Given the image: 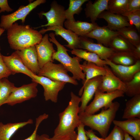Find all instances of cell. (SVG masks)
<instances>
[{
	"mask_svg": "<svg viewBox=\"0 0 140 140\" xmlns=\"http://www.w3.org/2000/svg\"><path fill=\"white\" fill-rule=\"evenodd\" d=\"M16 51L25 66L34 74L37 75L40 68L35 45Z\"/></svg>",
	"mask_w": 140,
	"mask_h": 140,
	"instance_id": "cell-18",
	"label": "cell"
},
{
	"mask_svg": "<svg viewBox=\"0 0 140 140\" xmlns=\"http://www.w3.org/2000/svg\"><path fill=\"white\" fill-rule=\"evenodd\" d=\"M104 67L106 73L104 75L102 76V81L97 89L103 93H110L118 90L124 92V83L114 74L108 65H105Z\"/></svg>",
	"mask_w": 140,
	"mask_h": 140,
	"instance_id": "cell-10",
	"label": "cell"
},
{
	"mask_svg": "<svg viewBox=\"0 0 140 140\" xmlns=\"http://www.w3.org/2000/svg\"><path fill=\"white\" fill-rule=\"evenodd\" d=\"M48 35L50 37L49 38L50 41L54 43L57 48V51L53 55V60L60 62L68 71L72 74L73 79L78 80H82L83 83L85 80V75L82 71L80 63L82 59L77 56L72 57L69 56L67 52L68 50L57 40L54 33H50Z\"/></svg>",
	"mask_w": 140,
	"mask_h": 140,
	"instance_id": "cell-4",
	"label": "cell"
},
{
	"mask_svg": "<svg viewBox=\"0 0 140 140\" xmlns=\"http://www.w3.org/2000/svg\"><path fill=\"white\" fill-rule=\"evenodd\" d=\"M50 31H54L55 35L60 36L67 41L68 44L65 46L72 50L79 49L80 44L79 36L72 31L65 29L63 27L55 26H47L46 29L43 28L39 32L42 34Z\"/></svg>",
	"mask_w": 140,
	"mask_h": 140,
	"instance_id": "cell-15",
	"label": "cell"
},
{
	"mask_svg": "<svg viewBox=\"0 0 140 140\" xmlns=\"http://www.w3.org/2000/svg\"><path fill=\"white\" fill-rule=\"evenodd\" d=\"M7 38L10 47L20 50L39 44L43 37L38 31L29 25L14 23L7 30Z\"/></svg>",
	"mask_w": 140,
	"mask_h": 140,
	"instance_id": "cell-2",
	"label": "cell"
},
{
	"mask_svg": "<svg viewBox=\"0 0 140 140\" xmlns=\"http://www.w3.org/2000/svg\"><path fill=\"white\" fill-rule=\"evenodd\" d=\"M48 34H45L41 41L35 45L37 52L38 61L40 68L49 62L54 61L52 57L56 51L54 49L52 43L49 40Z\"/></svg>",
	"mask_w": 140,
	"mask_h": 140,
	"instance_id": "cell-14",
	"label": "cell"
},
{
	"mask_svg": "<svg viewBox=\"0 0 140 140\" xmlns=\"http://www.w3.org/2000/svg\"><path fill=\"white\" fill-rule=\"evenodd\" d=\"M5 31V30L4 29L0 27V37Z\"/></svg>",
	"mask_w": 140,
	"mask_h": 140,
	"instance_id": "cell-47",
	"label": "cell"
},
{
	"mask_svg": "<svg viewBox=\"0 0 140 140\" xmlns=\"http://www.w3.org/2000/svg\"><path fill=\"white\" fill-rule=\"evenodd\" d=\"M132 137L130 136L129 134L124 132V140H133Z\"/></svg>",
	"mask_w": 140,
	"mask_h": 140,
	"instance_id": "cell-44",
	"label": "cell"
},
{
	"mask_svg": "<svg viewBox=\"0 0 140 140\" xmlns=\"http://www.w3.org/2000/svg\"><path fill=\"white\" fill-rule=\"evenodd\" d=\"M38 83L34 81L21 86L16 87L5 103L11 106L21 103L36 97L38 93Z\"/></svg>",
	"mask_w": 140,
	"mask_h": 140,
	"instance_id": "cell-8",
	"label": "cell"
},
{
	"mask_svg": "<svg viewBox=\"0 0 140 140\" xmlns=\"http://www.w3.org/2000/svg\"><path fill=\"white\" fill-rule=\"evenodd\" d=\"M140 10V0H128V11Z\"/></svg>",
	"mask_w": 140,
	"mask_h": 140,
	"instance_id": "cell-39",
	"label": "cell"
},
{
	"mask_svg": "<svg viewBox=\"0 0 140 140\" xmlns=\"http://www.w3.org/2000/svg\"><path fill=\"white\" fill-rule=\"evenodd\" d=\"M98 18L104 19L107 22V26L111 30L117 31L125 27L132 26L127 18L121 15L111 13L108 11H104L99 15Z\"/></svg>",
	"mask_w": 140,
	"mask_h": 140,
	"instance_id": "cell-20",
	"label": "cell"
},
{
	"mask_svg": "<svg viewBox=\"0 0 140 140\" xmlns=\"http://www.w3.org/2000/svg\"><path fill=\"white\" fill-rule=\"evenodd\" d=\"M3 59L11 74L19 73L25 74L30 77L33 81L36 75L24 65L16 51L9 56L2 55Z\"/></svg>",
	"mask_w": 140,
	"mask_h": 140,
	"instance_id": "cell-16",
	"label": "cell"
},
{
	"mask_svg": "<svg viewBox=\"0 0 140 140\" xmlns=\"http://www.w3.org/2000/svg\"><path fill=\"white\" fill-rule=\"evenodd\" d=\"M108 59L115 64L125 66L133 65L139 60L130 52H114Z\"/></svg>",
	"mask_w": 140,
	"mask_h": 140,
	"instance_id": "cell-28",
	"label": "cell"
},
{
	"mask_svg": "<svg viewBox=\"0 0 140 140\" xmlns=\"http://www.w3.org/2000/svg\"><path fill=\"white\" fill-rule=\"evenodd\" d=\"M124 93L122 90H118L110 93H103L97 89L95 94L93 101L85 109L84 113L88 115L95 114L101 108L104 107L107 109L115 99L123 97Z\"/></svg>",
	"mask_w": 140,
	"mask_h": 140,
	"instance_id": "cell-5",
	"label": "cell"
},
{
	"mask_svg": "<svg viewBox=\"0 0 140 140\" xmlns=\"http://www.w3.org/2000/svg\"><path fill=\"white\" fill-rule=\"evenodd\" d=\"M42 135L46 140H51L50 139L49 136L47 135L46 134H43Z\"/></svg>",
	"mask_w": 140,
	"mask_h": 140,
	"instance_id": "cell-46",
	"label": "cell"
},
{
	"mask_svg": "<svg viewBox=\"0 0 140 140\" xmlns=\"http://www.w3.org/2000/svg\"><path fill=\"white\" fill-rule=\"evenodd\" d=\"M32 81L41 85L44 89V95L46 101L50 100L53 102H57L59 92L63 89L66 83L53 81L42 76L35 75Z\"/></svg>",
	"mask_w": 140,
	"mask_h": 140,
	"instance_id": "cell-9",
	"label": "cell"
},
{
	"mask_svg": "<svg viewBox=\"0 0 140 140\" xmlns=\"http://www.w3.org/2000/svg\"><path fill=\"white\" fill-rule=\"evenodd\" d=\"M64 24L66 29L71 30L79 36L83 37L99 26L96 22L90 23L79 20L71 21L67 20Z\"/></svg>",
	"mask_w": 140,
	"mask_h": 140,
	"instance_id": "cell-23",
	"label": "cell"
},
{
	"mask_svg": "<svg viewBox=\"0 0 140 140\" xmlns=\"http://www.w3.org/2000/svg\"><path fill=\"white\" fill-rule=\"evenodd\" d=\"M105 60L114 74L124 83L130 81L136 73L140 71V60L129 66L116 64L108 59Z\"/></svg>",
	"mask_w": 140,
	"mask_h": 140,
	"instance_id": "cell-13",
	"label": "cell"
},
{
	"mask_svg": "<svg viewBox=\"0 0 140 140\" xmlns=\"http://www.w3.org/2000/svg\"><path fill=\"white\" fill-rule=\"evenodd\" d=\"M64 7L59 4L56 1H53L51 4L50 10L47 12H42L39 13L41 15L45 16L47 23L37 28L45 26H59L63 27L66 19Z\"/></svg>",
	"mask_w": 140,
	"mask_h": 140,
	"instance_id": "cell-12",
	"label": "cell"
},
{
	"mask_svg": "<svg viewBox=\"0 0 140 140\" xmlns=\"http://www.w3.org/2000/svg\"><path fill=\"white\" fill-rule=\"evenodd\" d=\"M120 106L118 102H112L108 108L105 109L103 108L101 112L97 114L88 115L84 113L79 114V119L85 126L98 131L102 138L104 139L107 137Z\"/></svg>",
	"mask_w": 140,
	"mask_h": 140,
	"instance_id": "cell-3",
	"label": "cell"
},
{
	"mask_svg": "<svg viewBox=\"0 0 140 140\" xmlns=\"http://www.w3.org/2000/svg\"><path fill=\"white\" fill-rule=\"evenodd\" d=\"M85 131L87 136L90 140H105L104 139L99 138L96 136L92 129L88 130L87 131L85 130Z\"/></svg>",
	"mask_w": 140,
	"mask_h": 140,
	"instance_id": "cell-41",
	"label": "cell"
},
{
	"mask_svg": "<svg viewBox=\"0 0 140 140\" xmlns=\"http://www.w3.org/2000/svg\"><path fill=\"white\" fill-rule=\"evenodd\" d=\"M133 53L138 59L140 60V44L135 47Z\"/></svg>",
	"mask_w": 140,
	"mask_h": 140,
	"instance_id": "cell-43",
	"label": "cell"
},
{
	"mask_svg": "<svg viewBox=\"0 0 140 140\" xmlns=\"http://www.w3.org/2000/svg\"><path fill=\"white\" fill-rule=\"evenodd\" d=\"M85 126L81 123L77 127L78 134L75 140H88L89 138L87 136L84 129Z\"/></svg>",
	"mask_w": 140,
	"mask_h": 140,
	"instance_id": "cell-38",
	"label": "cell"
},
{
	"mask_svg": "<svg viewBox=\"0 0 140 140\" xmlns=\"http://www.w3.org/2000/svg\"><path fill=\"white\" fill-rule=\"evenodd\" d=\"M113 122L124 132L131 135L135 140H140V118H133L124 121L114 120Z\"/></svg>",
	"mask_w": 140,
	"mask_h": 140,
	"instance_id": "cell-21",
	"label": "cell"
},
{
	"mask_svg": "<svg viewBox=\"0 0 140 140\" xmlns=\"http://www.w3.org/2000/svg\"><path fill=\"white\" fill-rule=\"evenodd\" d=\"M68 71L61 63L55 64L49 62L40 69L38 76L47 77L55 81L69 83L76 85L77 81L70 76L68 74Z\"/></svg>",
	"mask_w": 140,
	"mask_h": 140,
	"instance_id": "cell-6",
	"label": "cell"
},
{
	"mask_svg": "<svg viewBox=\"0 0 140 140\" xmlns=\"http://www.w3.org/2000/svg\"><path fill=\"white\" fill-rule=\"evenodd\" d=\"M68 105L59 114V122L55 129L51 140H75L77 134L75 129L81 123L79 116L80 98L73 92Z\"/></svg>",
	"mask_w": 140,
	"mask_h": 140,
	"instance_id": "cell-1",
	"label": "cell"
},
{
	"mask_svg": "<svg viewBox=\"0 0 140 140\" xmlns=\"http://www.w3.org/2000/svg\"><path fill=\"white\" fill-rule=\"evenodd\" d=\"M71 53L82 59L87 62L94 64L98 66L104 67L105 65H108L106 60L101 59L97 54L87 50L76 49L72 50Z\"/></svg>",
	"mask_w": 140,
	"mask_h": 140,
	"instance_id": "cell-27",
	"label": "cell"
},
{
	"mask_svg": "<svg viewBox=\"0 0 140 140\" xmlns=\"http://www.w3.org/2000/svg\"><path fill=\"white\" fill-rule=\"evenodd\" d=\"M31 119L27 121L6 124L0 122V140H10L11 137L19 128L25 126L33 123Z\"/></svg>",
	"mask_w": 140,
	"mask_h": 140,
	"instance_id": "cell-24",
	"label": "cell"
},
{
	"mask_svg": "<svg viewBox=\"0 0 140 140\" xmlns=\"http://www.w3.org/2000/svg\"><path fill=\"white\" fill-rule=\"evenodd\" d=\"M128 0H109L108 11L122 15L128 11Z\"/></svg>",
	"mask_w": 140,
	"mask_h": 140,
	"instance_id": "cell-34",
	"label": "cell"
},
{
	"mask_svg": "<svg viewBox=\"0 0 140 140\" xmlns=\"http://www.w3.org/2000/svg\"><path fill=\"white\" fill-rule=\"evenodd\" d=\"M122 118H140V94L133 96L127 101Z\"/></svg>",
	"mask_w": 140,
	"mask_h": 140,
	"instance_id": "cell-25",
	"label": "cell"
},
{
	"mask_svg": "<svg viewBox=\"0 0 140 140\" xmlns=\"http://www.w3.org/2000/svg\"><path fill=\"white\" fill-rule=\"evenodd\" d=\"M118 31L112 30L107 26H99L92 30L85 37L96 39L97 43L109 47L110 42L115 37L119 35Z\"/></svg>",
	"mask_w": 140,
	"mask_h": 140,
	"instance_id": "cell-19",
	"label": "cell"
},
{
	"mask_svg": "<svg viewBox=\"0 0 140 140\" xmlns=\"http://www.w3.org/2000/svg\"><path fill=\"white\" fill-rule=\"evenodd\" d=\"M109 47L114 52H133L135 47L121 36L114 37L110 43Z\"/></svg>",
	"mask_w": 140,
	"mask_h": 140,
	"instance_id": "cell-29",
	"label": "cell"
},
{
	"mask_svg": "<svg viewBox=\"0 0 140 140\" xmlns=\"http://www.w3.org/2000/svg\"><path fill=\"white\" fill-rule=\"evenodd\" d=\"M16 87L7 78L0 79V107L4 104Z\"/></svg>",
	"mask_w": 140,
	"mask_h": 140,
	"instance_id": "cell-31",
	"label": "cell"
},
{
	"mask_svg": "<svg viewBox=\"0 0 140 140\" xmlns=\"http://www.w3.org/2000/svg\"><path fill=\"white\" fill-rule=\"evenodd\" d=\"M102 76H99L88 80L80 89L79 95L80 98L81 104L79 108V114L84 113L86 107L101 83Z\"/></svg>",
	"mask_w": 140,
	"mask_h": 140,
	"instance_id": "cell-11",
	"label": "cell"
},
{
	"mask_svg": "<svg viewBox=\"0 0 140 140\" xmlns=\"http://www.w3.org/2000/svg\"><path fill=\"white\" fill-rule=\"evenodd\" d=\"M124 83V93L126 95L132 97L140 94V71L136 73L130 81Z\"/></svg>",
	"mask_w": 140,
	"mask_h": 140,
	"instance_id": "cell-32",
	"label": "cell"
},
{
	"mask_svg": "<svg viewBox=\"0 0 140 140\" xmlns=\"http://www.w3.org/2000/svg\"><path fill=\"white\" fill-rule=\"evenodd\" d=\"M81 67L85 75V80L83 83L82 86L89 80L99 76H104L106 73L104 67H100L94 64L85 61L81 64Z\"/></svg>",
	"mask_w": 140,
	"mask_h": 140,
	"instance_id": "cell-26",
	"label": "cell"
},
{
	"mask_svg": "<svg viewBox=\"0 0 140 140\" xmlns=\"http://www.w3.org/2000/svg\"><path fill=\"white\" fill-rule=\"evenodd\" d=\"M46 1L45 0H37L26 5L20 6L17 10L11 14L2 15L0 27L7 30L16 21L20 20L24 23L26 17L32 10Z\"/></svg>",
	"mask_w": 140,
	"mask_h": 140,
	"instance_id": "cell-7",
	"label": "cell"
},
{
	"mask_svg": "<svg viewBox=\"0 0 140 140\" xmlns=\"http://www.w3.org/2000/svg\"><path fill=\"white\" fill-rule=\"evenodd\" d=\"M117 31L119 35L135 47L140 44V36L139 32L133 26L125 27Z\"/></svg>",
	"mask_w": 140,
	"mask_h": 140,
	"instance_id": "cell-30",
	"label": "cell"
},
{
	"mask_svg": "<svg viewBox=\"0 0 140 140\" xmlns=\"http://www.w3.org/2000/svg\"><path fill=\"white\" fill-rule=\"evenodd\" d=\"M1 50L0 46V79L3 78H7L11 74L3 59Z\"/></svg>",
	"mask_w": 140,
	"mask_h": 140,
	"instance_id": "cell-37",
	"label": "cell"
},
{
	"mask_svg": "<svg viewBox=\"0 0 140 140\" xmlns=\"http://www.w3.org/2000/svg\"><path fill=\"white\" fill-rule=\"evenodd\" d=\"M109 0H97L93 3L88 1L85 9L86 17L90 18L91 22H95L102 12L108 10Z\"/></svg>",
	"mask_w": 140,
	"mask_h": 140,
	"instance_id": "cell-22",
	"label": "cell"
},
{
	"mask_svg": "<svg viewBox=\"0 0 140 140\" xmlns=\"http://www.w3.org/2000/svg\"><path fill=\"white\" fill-rule=\"evenodd\" d=\"M13 10L9 6L8 0H0V13L5 11L11 12Z\"/></svg>",
	"mask_w": 140,
	"mask_h": 140,
	"instance_id": "cell-40",
	"label": "cell"
},
{
	"mask_svg": "<svg viewBox=\"0 0 140 140\" xmlns=\"http://www.w3.org/2000/svg\"><path fill=\"white\" fill-rule=\"evenodd\" d=\"M122 15L125 17L130 23L135 26L138 32L140 31V10L127 11Z\"/></svg>",
	"mask_w": 140,
	"mask_h": 140,
	"instance_id": "cell-35",
	"label": "cell"
},
{
	"mask_svg": "<svg viewBox=\"0 0 140 140\" xmlns=\"http://www.w3.org/2000/svg\"><path fill=\"white\" fill-rule=\"evenodd\" d=\"M124 132L120 128L115 126L113 129L105 140H124Z\"/></svg>",
	"mask_w": 140,
	"mask_h": 140,
	"instance_id": "cell-36",
	"label": "cell"
},
{
	"mask_svg": "<svg viewBox=\"0 0 140 140\" xmlns=\"http://www.w3.org/2000/svg\"><path fill=\"white\" fill-rule=\"evenodd\" d=\"M36 140H46L43 137L42 135L39 136L37 134Z\"/></svg>",
	"mask_w": 140,
	"mask_h": 140,
	"instance_id": "cell-45",
	"label": "cell"
},
{
	"mask_svg": "<svg viewBox=\"0 0 140 140\" xmlns=\"http://www.w3.org/2000/svg\"><path fill=\"white\" fill-rule=\"evenodd\" d=\"M80 44L79 49H85L97 55L102 59H109L114 52L109 47L99 43H95L85 37L79 36Z\"/></svg>",
	"mask_w": 140,
	"mask_h": 140,
	"instance_id": "cell-17",
	"label": "cell"
},
{
	"mask_svg": "<svg viewBox=\"0 0 140 140\" xmlns=\"http://www.w3.org/2000/svg\"><path fill=\"white\" fill-rule=\"evenodd\" d=\"M88 0H70L68 8L65 10L66 19L71 21H75L74 16L79 14L82 10V6Z\"/></svg>",
	"mask_w": 140,
	"mask_h": 140,
	"instance_id": "cell-33",
	"label": "cell"
},
{
	"mask_svg": "<svg viewBox=\"0 0 140 140\" xmlns=\"http://www.w3.org/2000/svg\"><path fill=\"white\" fill-rule=\"evenodd\" d=\"M39 126L38 124H36L35 129L32 134L27 138L22 140H36L37 132Z\"/></svg>",
	"mask_w": 140,
	"mask_h": 140,
	"instance_id": "cell-42",
	"label": "cell"
}]
</instances>
